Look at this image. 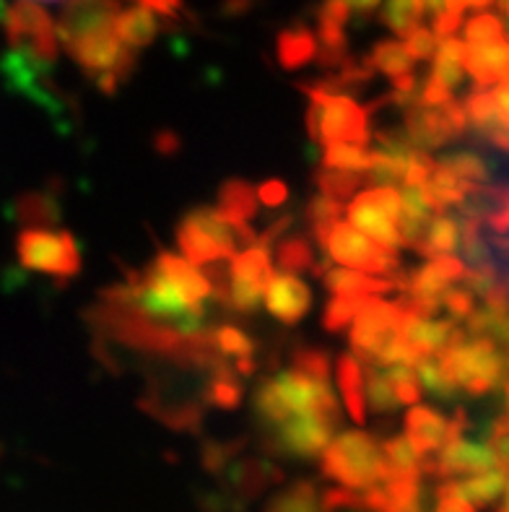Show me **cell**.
<instances>
[{"label":"cell","mask_w":509,"mask_h":512,"mask_svg":"<svg viewBox=\"0 0 509 512\" xmlns=\"http://www.w3.org/2000/svg\"><path fill=\"white\" fill-rule=\"evenodd\" d=\"M460 247V216L439 214L429 221L424 240H421L416 253L426 260L445 258Z\"/></svg>","instance_id":"cell-27"},{"label":"cell","mask_w":509,"mask_h":512,"mask_svg":"<svg viewBox=\"0 0 509 512\" xmlns=\"http://www.w3.org/2000/svg\"><path fill=\"white\" fill-rule=\"evenodd\" d=\"M504 487H507V474L502 468H494V471L468 476V479L442 481L437 487V494H452V497L468 502L471 507H484L491 505L497 497H502Z\"/></svg>","instance_id":"cell-19"},{"label":"cell","mask_w":509,"mask_h":512,"mask_svg":"<svg viewBox=\"0 0 509 512\" xmlns=\"http://www.w3.org/2000/svg\"><path fill=\"white\" fill-rule=\"evenodd\" d=\"M273 279V258L268 247L252 245L237 255L229 266L224 299L239 315H255L263 305L265 289Z\"/></svg>","instance_id":"cell-11"},{"label":"cell","mask_w":509,"mask_h":512,"mask_svg":"<svg viewBox=\"0 0 509 512\" xmlns=\"http://www.w3.org/2000/svg\"><path fill=\"white\" fill-rule=\"evenodd\" d=\"M382 458H385L387 479L390 476H421L426 468V455L413 448L406 435L382 442Z\"/></svg>","instance_id":"cell-29"},{"label":"cell","mask_w":509,"mask_h":512,"mask_svg":"<svg viewBox=\"0 0 509 512\" xmlns=\"http://www.w3.org/2000/svg\"><path fill=\"white\" fill-rule=\"evenodd\" d=\"M473 299L476 297H473L465 286H452L450 292L445 294V299H442V307H445L447 318H450L452 323H465V320L476 312V302H473Z\"/></svg>","instance_id":"cell-48"},{"label":"cell","mask_w":509,"mask_h":512,"mask_svg":"<svg viewBox=\"0 0 509 512\" xmlns=\"http://www.w3.org/2000/svg\"><path fill=\"white\" fill-rule=\"evenodd\" d=\"M400 323H403V310L395 302L382 297L367 299L348 333L354 357L364 367H377L387 349L400 338Z\"/></svg>","instance_id":"cell-9"},{"label":"cell","mask_w":509,"mask_h":512,"mask_svg":"<svg viewBox=\"0 0 509 512\" xmlns=\"http://www.w3.org/2000/svg\"><path fill=\"white\" fill-rule=\"evenodd\" d=\"M463 55H465V42L455 37L439 42L437 55H434V65L429 76H432L434 81H439L447 91H452V94H455L465 81Z\"/></svg>","instance_id":"cell-28"},{"label":"cell","mask_w":509,"mask_h":512,"mask_svg":"<svg viewBox=\"0 0 509 512\" xmlns=\"http://www.w3.org/2000/svg\"><path fill=\"white\" fill-rule=\"evenodd\" d=\"M463 65H465V73H471L476 86H481V89L507 84L509 39H502V42H494V45H484V47L465 45Z\"/></svg>","instance_id":"cell-17"},{"label":"cell","mask_w":509,"mask_h":512,"mask_svg":"<svg viewBox=\"0 0 509 512\" xmlns=\"http://www.w3.org/2000/svg\"><path fill=\"white\" fill-rule=\"evenodd\" d=\"M120 294L143 320L164 331L185 338L208 333L203 331L208 315L206 302L216 297V289L213 281L190 266L182 255L159 250L141 276H133L128 286H120Z\"/></svg>","instance_id":"cell-1"},{"label":"cell","mask_w":509,"mask_h":512,"mask_svg":"<svg viewBox=\"0 0 509 512\" xmlns=\"http://www.w3.org/2000/svg\"><path fill=\"white\" fill-rule=\"evenodd\" d=\"M239 453V448L234 445V442H213V445H206V450H203V466L208 468V471H216V474H221V471H226V468L232 466L234 463V455Z\"/></svg>","instance_id":"cell-50"},{"label":"cell","mask_w":509,"mask_h":512,"mask_svg":"<svg viewBox=\"0 0 509 512\" xmlns=\"http://www.w3.org/2000/svg\"><path fill=\"white\" fill-rule=\"evenodd\" d=\"M315 182L320 193L333 198V201L343 203L346 198H356L361 193V188L367 185V177L364 175H351V172H338V169L320 167L315 172Z\"/></svg>","instance_id":"cell-40"},{"label":"cell","mask_w":509,"mask_h":512,"mask_svg":"<svg viewBox=\"0 0 509 512\" xmlns=\"http://www.w3.org/2000/svg\"><path fill=\"white\" fill-rule=\"evenodd\" d=\"M320 468L325 479L336 481L338 487L348 492H369L382 487L387 479L382 442L374 440L364 429H348L333 437L320 458Z\"/></svg>","instance_id":"cell-3"},{"label":"cell","mask_w":509,"mask_h":512,"mask_svg":"<svg viewBox=\"0 0 509 512\" xmlns=\"http://www.w3.org/2000/svg\"><path fill=\"white\" fill-rule=\"evenodd\" d=\"M16 219L26 229H52L60 221V206L50 193H26L16 201Z\"/></svg>","instance_id":"cell-30"},{"label":"cell","mask_w":509,"mask_h":512,"mask_svg":"<svg viewBox=\"0 0 509 512\" xmlns=\"http://www.w3.org/2000/svg\"><path fill=\"white\" fill-rule=\"evenodd\" d=\"M460 24H463V16H458V13H452V11H442L434 16L432 32L439 42H445V39H450L452 34L458 32Z\"/></svg>","instance_id":"cell-52"},{"label":"cell","mask_w":509,"mask_h":512,"mask_svg":"<svg viewBox=\"0 0 509 512\" xmlns=\"http://www.w3.org/2000/svg\"><path fill=\"white\" fill-rule=\"evenodd\" d=\"M276 263L281 268V273H291V276H299V273H315V276H323L325 268L330 266V260H323L317 255L315 242L302 237V234H286L284 240L276 245Z\"/></svg>","instance_id":"cell-20"},{"label":"cell","mask_w":509,"mask_h":512,"mask_svg":"<svg viewBox=\"0 0 509 512\" xmlns=\"http://www.w3.org/2000/svg\"><path fill=\"white\" fill-rule=\"evenodd\" d=\"M502 512H509V471H507V487H504V502H502Z\"/></svg>","instance_id":"cell-59"},{"label":"cell","mask_w":509,"mask_h":512,"mask_svg":"<svg viewBox=\"0 0 509 512\" xmlns=\"http://www.w3.org/2000/svg\"><path fill=\"white\" fill-rule=\"evenodd\" d=\"M403 214L400 193L395 188H367L346 206L348 224L377 245L400 250L398 221Z\"/></svg>","instance_id":"cell-10"},{"label":"cell","mask_w":509,"mask_h":512,"mask_svg":"<svg viewBox=\"0 0 509 512\" xmlns=\"http://www.w3.org/2000/svg\"><path fill=\"white\" fill-rule=\"evenodd\" d=\"M154 146H156V151H159V154L172 156L174 151H177V146H180V138L174 136V133H159V136H156V141H154Z\"/></svg>","instance_id":"cell-57"},{"label":"cell","mask_w":509,"mask_h":512,"mask_svg":"<svg viewBox=\"0 0 509 512\" xmlns=\"http://www.w3.org/2000/svg\"><path fill=\"white\" fill-rule=\"evenodd\" d=\"M242 396H245V385L239 380L237 370L226 362L216 364L211 370V383H208V401H211L213 406H219V409L232 411L242 403Z\"/></svg>","instance_id":"cell-32"},{"label":"cell","mask_w":509,"mask_h":512,"mask_svg":"<svg viewBox=\"0 0 509 512\" xmlns=\"http://www.w3.org/2000/svg\"><path fill=\"white\" fill-rule=\"evenodd\" d=\"M115 32L128 50L138 52L143 47H149L159 37L162 24H159V16L154 11H149V8H143L138 3V6L123 8V13L117 16Z\"/></svg>","instance_id":"cell-22"},{"label":"cell","mask_w":509,"mask_h":512,"mask_svg":"<svg viewBox=\"0 0 509 512\" xmlns=\"http://www.w3.org/2000/svg\"><path fill=\"white\" fill-rule=\"evenodd\" d=\"M143 8L154 11L156 16H167V19H174L180 16L182 11V0H141Z\"/></svg>","instance_id":"cell-53"},{"label":"cell","mask_w":509,"mask_h":512,"mask_svg":"<svg viewBox=\"0 0 509 512\" xmlns=\"http://www.w3.org/2000/svg\"><path fill=\"white\" fill-rule=\"evenodd\" d=\"M16 255L26 271L45 273L60 284L76 279L84 266L81 247L68 229H21Z\"/></svg>","instance_id":"cell-7"},{"label":"cell","mask_w":509,"mask_h":512,"mask_svg":"<svg viewBox=\"0 0 509 512\" xmlns=\"http://www.w3.org/2000/svg\"><path fill=\"white\" fill-rule=\"evenodd\" d=\"M372 149L369 146H354V143H336L325 146L320 154V167L338 169V172H351V175L367 177Z\"/></svg>","instance_id":"cell-35"},{"label":"cell","mask_w":509,"mask_h":512,"mask_svg":"<svg viewBox=\"0 0 509 512\" xmlns=\"http://www.w3.org/2000/svg\"><path fill=\"white\" fill-rule=\"evenodd\" d=\"M494 94V104H497V112H499V120L504 125H509V81L507 84H499L491 89Z\"/></svg>","instance_id":"cell-54"},{"label":"cell","mask_w":509,"mask_h":512,"mask_svg":"<svg viewBox=\"0 0 509 512\" xmlns=\"http://www.w3.org/2000/svg\"><path fill=\"white\" fill-rule=\"evenodd\" d=\"M367 63L372 65L374 73H385L390 81L400 76H408L413 73V58L406 52V45L398 42V39H385V42H377L369 52Z\"/></svg>","instance_id":"cell-31"},{"label":"cell","mask_w":509,"mask_h":512,"mask_svg":"<svg viewBox=\"0 0 509 512\" xmlns=\"http://www.w3.org/2000/svg\"><path fill=\"white\" fill-rule=\"evenodd\" d=\"M276 58L281 68L286 71H297L307 63L317 60V37L307 26H294L284 29L276 39Z\"/></svg>","instance_id":"cell-25"},{"label":"cell","mask_w":509,"mask_h":512,"mask_svg":"<svg viewBox=\"0 0 509 512\" xmlns=\"http://www.w3.org/2000/svg\"><path fill=\"white\" fill-rule=\"evenodd\" d=\"M403 130L419 151L442 149L468 130V115L460 102L445 107H421L413 104L403 115Z\"/></svg>","instance_id":"cell-12"},{"label":"cell","mask_w":509,"mask_h":512,"mask_svg":"<svg viewBox=\"0 0 509 512\" xmlns=\"http://www.w3.org/2000/svg\"><path fill=\"white\" fill-rule=\"evenodd\" d=\"M502 6H504V11L509 13V0H502Z\"/></svg>","instance_id":"cell-60"},{"label":"cell","mask_w":509,"mask_h":512,"mask_svg":"<svg viewBox=\"0 0 509 512\" xmlns=\"http://www.w3.org/2000/svg\"><path fill=\"white\" fill-rule=\"evenodd\" d=\"M229 487L234 494H245V497H258L263 489L273 487L281 481V471L273 463L265 461H239L229 466Z\"/></svg>","instance_id":"cell-26"},{"label":"cell","mask_w":509,"mask_h":512,"mask_svg":"<svg viewBox=\"0 0 509 512\" xmlns=\"http://www.w3.org/2000/svg\"><path fill=\"white\" fill-rule=\"evenodd\" d=\"M265 310L271 312L278 323L297 325L312 310V289L299 276L291 273H273L271 284L265 289Z\"/></svg>","instance_id":"cell-15"},{"label":"cell","mask_w":509,"mask_h":512,"mask_svg":"<svg viewBox=\"0 0 509 512\" xmlns=\"http://www.w3.org/2000/svg\"><path fill=\"white\" fill-rule=\"evenodd\" d=\"M424 13V0H387L382 6L380 21L398 37H408L416 26H421Z\"/></svg>","instance_id":"cell-37"},{"label":"cell","mask_w":509,"mask_h":512,"mask_svg":"<svg viewBox=\"0 0 509 512\" xmlns=\"http://www.w3.org/2000/svg\"><path fill=\"white\" fill-rule=\"evenodd\" d=\"M434 162L432 156L426 154V151H416V154L408 159V169H406V180H403V188H424L429 177H432Z\"/></svg>","instance_id":"cell-49"},{"label":"cell","mask_w":509,"mask_h":512,"mask_svg":"<svg viewBox=\"0 0 509 512\" xmlns=\"http://www.w3.org/2000/svg\"><path fill=\"white\" fill-rule=\"evenodd\" d=\"M437 164L452 172L460 182H465L468 188H486L491 177V169L484 156L473 154V151H452V154L442 156V162Z\"/></svg>","instance_id":"cell-34"},{"label":"cell","mask_w":509,"mask_h":512,"mask_svg":"<svg viewBox=\"0 0 509 512\" xmlns=\"http://www.w3.org/2000/svg\"><path fill=\"white\" fill-rule=\"evenodd\" d=\"M494 0H445V11H452L458 13V16H463L468 8H476V11H484V8H489Z\"/></svg>","instance_id":"cell-55"},{"label":"cell","mask_w":509,"mask_h":512,"mask_svg":"<svg viewBox=\"0 0 509 512\" xmlns=\"http://www.w3.org/2000/svg\"><path fill=\"white\" fill-rule=\"evenodd\" d=\"M328 258L338 263V268H348V271L367 273V276H377V279L393 281L398 286V294L406 289L408 273L400 268V250L393 247L377 245L361 232H356L348 221H338L336 227L325 234V240L320 242Z\"/></svg>","instance_id":"cell-5"},{"label":"cell","mask_w":509,"mask_h":512,"mask_svg":"<svg viewBox=\"0 0 509 512\" xmlns=\"http://www.w3.org/2000/svg\"><path fill=\"white\" fill-rule=\"evenodd\" d=\"M465 45L468 47H484L494 45V42H502L504 37V21L494 13H478L473 16L468 24H465Z\"/></svg>","instance_id":"cell-44"},{"label":"cell","mask_w":509,"mask_h":512,"mask_svg":"<svg viewBox=\"0 0 509 512\" xmlns=\"http://www.w3.org/2000/svg\"><path fill=\"white\" fill-rule=\"evenodd\" d=\"M494 468H497V458L491 453L489 442L460 437V440L447 442L445 448L437 453V458H426L424 474L442 476V479L450 481L452 476H478L486 474V471H494Z\"/></svg>","instance_id":"cell-14"},{"label":"cell","mask_w":509,"mask_h":512,"mask_svg":"<svg viewBox=\"0 0 509 512\" xmlns=\"http://www.w3.org/2000/svg\"><path fill=\"white\" fill-rule=\"evenodd\" d=\"M390 377V385H393V393L398 398L400 406H419L421 403V383L416 377V370H408V367H390L387 370Z\"/></svg>","instance_id":"cell-46"},{"label":"cell","mask_w":509,"mask_h":512,"mask_svg":"<svg viewBox=\"0 0 509 512\" xmlns=\"http://www.w3.org/2000/svg\"><path fill=\"white\" fill-rule=\"evenodd\" d=\"M439 359L452 383L468 396H484L507 380L504 354L486 338H463L458 344L447 346Z\"/></svg>","instance_id":"cell-6"},{"label":"cell","mask_w":509,"mask_h":512,"mask_svg":"<svg viewBox=\"0 0 509 512\" xmlns=\"http://www.w3.org/2000/svg\"><path fill=\"white\" fill-rule=\"evenodd\" d=\"M343 214V203L333 201L328 195L317 193L310 203H307V224H310L312 234H315L317 245L325 240V234L336 227L341 221Z\"/></svg>","instance_id":"cell-41"},{"label":"cell","mask_w":509,"mask_h":512,"mask_svg":"<svg viewBox=\"0 0 509 512\" xmlns=\"http://www.w3.org/2000/svg\"><path fill=\"white\" fill-rule=\"evenodd\" d=\"M338 3H343V6L348 8V11H356V13H372L380 8L382 0H338Z\"/></svg>","instance_id":"cell-58"},{"label":"cell","mask_w":509,"mask_h":512,"mask_svg":"<svg viewBox=\"0 0 509 512\" xmlns=\"http://www.w3.org/2000/svg\"><path fill=\"white\" fill-rule=\"evenodd\" d=\"M367 299H354V297H330V302L325 305L323 312V328L328 333H341L346 328L354 325V320L359 318L361 307H364Z\"/></svg>","instance_id":"cell-43"},{"label":"cell","mask_w":509,"mask_h":512,"mask_svg":"<svg viewBox=\"0 0 509 512\" xmlns=\"http://www.w3.org/2000/svg\"><path fill=\"white\" fill-rule=\"evenodd\" d=\"M174 237H177V247H180L182 258L195 268L208 266V263H221V260H234L224 247H219L208 234L200 232L187 216L174 227Z\"/></svg>","instance_id":"cell-23"},{"label":"cell","mask_w":509,"mask_h":512,"mask_svg":"<svg viewBox=\"0 0 509 512\" xmlns=\"http://www.w3.org/2000/svg\"><path fill=\"white\" fill-rule=\"evenodd\" d=\"M364 367V364H361ZM364 401H367V409L374 414H393L400 403L393 393V385H390V377L387 370L380 367H364Z\"/></svg>","instance_id":"cell-38"},{"label":"cell","mask_w":509,"mask_h":512,"mask_svg":"<svg viewBox=\"0 0 509 512\" xmlns=\"http://www.w3.org/2000/svg\"><path fill=\"white\" fill-rule=\"evenodd\" d=\"M333 297H354V299H372L382 297V294L398 292V286L387 279H377V276H367V273L348 271V268L328 266L320 276Z\"/></svg>","instance_id":"cell-18"},{"label":"cell","mask_w":509,"mask_h":512,"mask_svg":"<svg viewBox=\"0 0 509 512\" xmlns=\"http://www.w3.org/2000/svg\"><path fill=\"white\" fill-rule=\"evenodd\" d=\"M299 89L310 97L307 110V133L317 146H336V143H354L369 146V107H361L354 97L330 94L317 84H299Z\"/></svg>","instance_id":"cell-4"},{"label":"cell","mask_w":509,"mask_h":512,"mask_svg":"<svg viewBox=\"0 0 509 512\" xmlns=\"http://www.w3.org/2000/svg\"><path fill=\"white\" fill-rule=\"evenodd\" d=\"M291 359H294V372H302V375L312 377V380L328 383L330 357L325 351L315 349V346H297Z\"/></svg>","instance_id":"cell-45"},{"label":"cell","mask_w":509,"mask_h":512,"mask_svg":"<svg viewBox=\"0 0 509 512\" xmlns=\"http://www.w3.org/2000/svg\"><path fill=\"white\" fill-rule=\"evenodd\" d=\"M32 3H34V0H32Z\"/></svg>","instance_id":"cell-61"},{"label":"cell","mask_w":509,"mask_h":512,"mask_svg":"<svg viewBox=\"0 0 509 512\" xmlns=\"http://www.w3.org/2000/svg\"><path fill=\"white\" fill-rule=\"evenodd\" d=\"M406 440L421 455L439 453L450 442V416L432 406H413L406 411Z\"/></svg>","instance_id":"cell-16"},{"label":"cell","mask_w":509,"mask_h":512,"mask_svg":"<svg viewBox=\"0 0 509 512\" xmlns=\"http://www.w3.org/2000/svg\"><path fill=\"white\" fill-rule=\"evenodd\" d=\"M213 344H216V351L221 357L234 359V364L247 362L255 354V341L237 325H219L213 331Z\"/></svg>","instance_id":"cell-42"},{"label":"cell","mask_w":509,"mask_h":512,"mask_svg":"<svg viewBox=\"0 0 509 512\" xmlns=\"http://www.w3.org/2000/svg\"><path fill=\"white\" fill-rule=\"evenodd\" d=\"M265 512H325L323 494L317 492L315 481H297L268 502Z\"/></svg>","instance_id":"cell-33"},{"label":"cell","mask_w":509,"mask_h":512,"mask_svg":"<svg viewBox=\"0 0 509 512\" xmlns=\"http://www.w3.org/2000/svg\"><path fill=\"white\" fill-rule=\"evenodd\" d=\"M408 159L398 154H387L382 149H372V159H369L367 169V185L369 188H395L403 185L406 180Z\"/></svg>","instance_id":"cell-36"},{"label":"cell","mask_w":509,"mask_h":512,"mask_svg":"<svg viewBox=\"0 0 509 512\" xmlns=\"http://www.w3.org/2000/svg\"><path fill=\"white\" fill-rule=\"evenodd\" d=\"M403 45H406V52L413 58V63L419 60H434L439 47V39L434 37V32L429 26H416L408 37H403Z\"/></svg>","instance_id":"cell-47"},{"label":"cell","mask_w":509,"mask_h":512,"mask_svg":"<svg viewBox=\"0 0 509 512\" xmlns=\"http://www.w3.org/2000/svg\"><path fill=\"white\" fill-rule=\"evenodd\" d=\"M437 500L439 505L434 512H476L468 502L458 500V497H452V494H437Z\"/></svg>","instance_id":"cell-56"},{"label":"cell","mask_w":509,"mask_h":512,"mask_svg":"<svg viewBox=\"0 0 509 512\" xmlns=\"http://www.w3.org/2000/svg\"><path fill=\"white\" fill-rule=\"evenodd\" d=\"M120 13H123L120 0H68L55 24L58 42L65 52H71L86 39L115 29Z\"/></svg>","instance_id":"cell-13"},{"label":"cell","mask_w":509,"mask_h":512,"mask_svg":"<svg viewBox=\"0 0 509 512\" xmlns=\"http://www.w3.org/2000/svg\"><path fill=\"white\" fill-rule=\"evenodd\" d=\"M416 377H419L421 390L432 393L439 401H455L460 393V388L450 380V375L442 367V359L439 357H424L416 364Z\"/></svg>","instance_id":"cell-39"},{"label":"cell","mask_w":509,"mask_h":512,"mask_svg":"<svg viewBox=\"0 0 509 512\" xmlns=\"http://www.w3.org/2000/svg\"><path fill=\"white\" fill-rule=\"evenodd\" d=\"M255 416L263 432H273L281 424L299 419V416L323 414L341 422V403L336 393L323 380H312L302 372L286 370L276 377H268L252 398Z\"/></svg>","instance_id":"cell-2"},{"label":"cell","mask_w":509,"mask_h":512,"mask_svg":"<svg viewBox=\"0 0 509 512\" xmlns=\"http://www.w3.org/2000/svg\"><path fill=\"white\" fill-rule=\"evenodd\" d=\"M258 206V188L247 180H239V177L226 180L219 188V195H216V208L221 214L226 219L242 221V224H250V219H255Z\"/></svg>","instance_id":"cell-24"},{"label":"cell","mask_w":509,"mask_h":512,"mask_svg":"<svg viewBox=\"0 0 509 512\" xmlns=\"http://www.w3.org/2000/svg\"><path fill=\"white\" fill-rule=\"evenodd\" d=\"M336 383L341 401L346 406L348 416L356 424H364L367 419V401H364V367L354 354H341L336 362Z\"/></svg>","instance_id":"cell-21"},{"label":"cell","mask_w":509,"mask_h":512,"mask_svg":"<svg viewBox=\"0 0 509 512\" xmlns=\"http://www.w3.org/2000/svg\"><path fill=\"white\" fill-rule=\"evenodd\" d=\"M289 198V188L284 180H265L258 185V201L268 208H281Z\"/></svg>","instance_id":"cell-51"},{"label":"cell","mask_w":509,"mask_h":512,"mask_svg":"<svg viewBox=\"0 0 509 512\" xmlns=\"http://www.w3.org/2000/svg\"><path fill=\"white\" fill-rule=\"evenodd\" d=\"M3 29L11 52L24 55L39 65H52L58 60V29L50 13L32 0H16L6 8Z\"/></svg>","instance_id":"cell-8"}]
</instances>
